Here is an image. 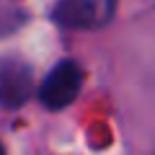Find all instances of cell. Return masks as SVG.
Masks as SVG:
<instances>
[{
  "label": "cell",
  "instance_id": "obj_1",
  "mask_svg": "<svg viewBox=\"0 0 155 155\" xmlns=\"http://www.w3.org/2000/svg\"><path fill=\"white\" fill-rule=\"evenodd\" d=\"M116 0H57L52 5V18L65 28L93 31L114 18Z\"/></svg>",
  "mask_w": 155,
  "mask_h": 155
},
{
  "label": "cell",
  "instance_id": "obj_2",
  "mask_svg": "<svg viewBox=\"0 0 155 155\" xmlns=\"http://www.w3.org/2000/svg\"><path fill=\"white\" fill-rule=\"evenodd\" d=\"M83 85V70L75 60H62L47 72V78L39 85V101L52 111H60L70 106L80 93Z\"/></svg>",
  "mask_w": 155,
  "mask_h": 155
},
{
  "label": "cell",
  "instance_id": "obj_3",
  "mask_svg": "<svg viewBox=\"0 0 155 155\" xmlns=\"http://www.w3.org/2000/svg\"><path fill=\"white\" fill-rule=\"evenodd\" d=\"M34 91V70L18 57H0V106L18 109Z\"/></svg>",
  "mask_w": 155,
  "mask_h": 155
},
{
  "label": "cell",
  "instance_id": "obj_4",
  "mask_svg": "<svg viewBox=\"0 0 155 155\" xmlns=\"http://www.w3.org/2000/svg\"><path fill=\"white\" fill-rule=\"evenodd\" d=\"M23 23V11L16 5V0H0V36L16 31Z\"/></svg>",
  "mask_w": 155,
  "mask_h": 155
},
{
  "label": "cell",
  "instance_id": "obj_5",
  "mask_svg": "<svg viewBox=\"0 0 155 155\" xmlns=\"http://www.w3.org/2000/svg\"><path fill=\"white\" fill-rule=\"evenodd\" d=\"M0 155H5V147H3V142H0Z\"/></svg>",
  "mask_w": 155,
  "mask_h": 155
}]
</instances>
